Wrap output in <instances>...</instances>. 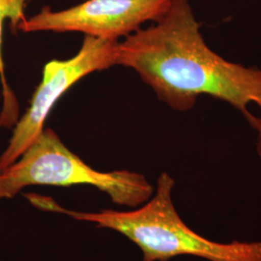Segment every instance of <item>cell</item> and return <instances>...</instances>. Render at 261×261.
I'll use <instances>...</instances> for the list:
<instances>
[{
    "instance_id": "obj_1",
    "label": "cell",
    "mask_w": 261,
    "mask_h": 261,
    "mask_svg": "<svg viewBox=\"0 0 261 261\" xmlns=\"http://www.w3.org/2000/svg\"><path fill=\"white\" fill-rule=\"evenodd\" d=\"M116 65L134 70L179 112L208 96L232 106L252 126L261 108V69L226 60L206 44L190 0H172L163 18L118 43Z\"/></svg>"
},
{
    "instance_id": "obj_2",
    "label": "cell",
    "mask_w": 261,
    "mask_h": 261,
    "mask_svg": "<svg viewBox=\"0 0 261 261\" xmlns=\"http://www.w3.org/2000/svg\"><path fill=\"white\" fill-rule=\"evenodd\" d=\"M174 185L169 173H161L151 198L130 211L79 212L58 205L48 196L33 193L23 196L38 209L65 214L121 233L140 248L142 261H168L181 255L208 261H261V241L216 242L190 228L173 204Z\"/></svg>"
},
{
    "instance_id": "obj_3",
    "label": "cell",
    "mask_w": 261,
    "mask_h": 261,
    "mask_svg": "<svg viewBox=\"0 0 261 261\" xmlns=\"http://www.w3.org/2000/svg\"><path fill=\"white\" fill-rule=\"evenodd\" d=\"M93 186L116 205L137 208L155 188L144 175L130 170L103 172L94 169L69 149L56 132H42L15 163L0 171V198L12 199L30 186Z\"/></svg>"
},
{
    "instance_id": "obj_4",
    "label": "cell",
    "mask_w": 261,
    "mask_h": 261,
    "mask_svg": "<svg viewBox=\"0 0 261 261\" xmlns=\"http://www.w3.org/2000/svg\"><path fill=\"white\" fill-rule=\"evenodd\" d=\"M118 43L85 35L75 56L47 62L28 110L13 127L8 145L0 154V171L15 163L37 140L45 130L49 112L63 94L84 76L116 65Z\"/></svg>"
},
{
    "instance_id": "obj_5",
    "label": "cell",
    "mask_w": 261,
    "mask_h": 261,
    "mask_svg": "<svg viewBox=\"0 0 261 261\" xmlns=\"http://www.w3.org/2000/svg\"><path fill=\"white\" fill-rule=\"evenodd\" d=\"M172 0H86L74 7L54 11L46 6L25 19L19 32H81L84 36L118 41L138 31L145 22L165 16Z\"/></svg>"
},
{
    "instance_id": "obj_6",
    "label": "cell",
    "mask_w": 261,
    "mask_h": 261,
    "mask_svg": "<svg viewBox=\"0 0 261 261\" xmlns=\"http://www.w3.org/2000/svg\"><path fill=\"white\" fill-rule=\"evenodd\" d=\"M29 0H0V81L2 84L3 103L0 112V128H13L19 120V107L16 95L7 83L5 64L2 56L3 28L6 20L14 32H18L19 24L27 19L24 9Z\"/></svg>"
},
{
    "instance_id": "obj_7",
    "label": "cell",
    "mask_w": 261,
    "mask_h": 261,
    "mask_svg": "<svg viewBox=\"0 0 261 261\" xmlns=\"http://www.w3.org/2000/svg\"><path fill=\"white\" fill-rule=\"evenodd\" d=\"M261 112V108H260ZM252 129L256 132L257 134V141H256V152L258 154V156L261 158V115L260 116H256L255 121L252 124Z\"/></svg>"
},
{
    "instance_id": "obj_8",
    "label": "cell",
    "mask_w": 261,
    "mask_h": 261,
    "mask_svg": "<svg viewBox=\"0 0 261 261\" xmlns=\"http://www.w3.org/2000/svg\"><path fill=\"white\" fill-rule=\"evenodd\" d=\"M0 261H2V260H0Z\"/></svg>"
}]
</instances>
